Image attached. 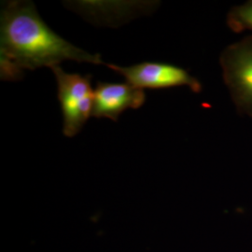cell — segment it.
Returning a JSON list of instances; mask_svg holds the SVG:
<instances>
[{"instance_id":"obj_1","label":"cell","mask_w":252,"mask_h":252,"mask_svg":"<svg viewBox=\"0 0 252 252\" xmlns=\"http://www.w3.org/2000/svg\"><path fill=\"white\" fill-rule=\"evenodd\" d=\"M0 21V73L4 81H18L27 69L51 68L64 60L104 63L99 54H89L54 33L30 1H9Z\"/></svg>"},{"instance_id":"obj_2","label":"cell","mask_w":252,"mask_h":252,"mask_svg":"<svg viewBox=\"0 0 252 252\" xmlns=\"http://www.w3.org/2000/svg\"><path fill=\"white\" fill-rule=\"evenodd\" d=\"M57 83V96L63 113V133L73 137L93 115L94 94L92 76L66 73L59 65L51 67Z\"/></svg>"},{"instance_id":"obj_3","label":"cell","mask_w":252,"mask_h":252,"mask_svg":"<svg viewBox=\"0 0 252 252\" xmlns=\"http://www.w3.org/2000/svg\"><path fill=\"white\" fill-rule=\"evenodd\" d=\"M220 63L237 111L252 117V35L227 46Z\"/></svg>"},{"instance_id":"obj_4","label":"cell","mask_w":252,"mask_h":252,"mask_svg":"<svg viewBox=\"0 0 252 252\" xmlns=\"http://www.w3.org/2000/svg\"><path fill=\"white\" fill-rule=\"evenodd\" d=\"M113 71L124 76L128 83L139 89H166L187 86L196 94L202 84L187 70L171 63L144 62L131 66L107 63Z\"/></svg>"},{"instance_id":"obj_5","label":"cell","mask_w":252,"mask_h":252,"mask_svg":"<svg viewBox=\"0 0 252 252\" xmlns=\"http://www.w3.org/2000/svg\"><path fill=\"white\" fill-rule=\"evenodd\" d=\"M146 101L144 91L130 83H111L98 81L94 94L93 115L108 118L117 122L126 109L142 107Z\"/></svg>"},{"instance_id":"obj_6","label":"cell","mask_w":252,"mask_h":252,"mask_svg":"<svg viewBox=\"0 0 252 252\" xmlns=\"http://www.w3.org/2000/svg\"><path fill=\"white\" fill-rule=\"evenodd\" d=\"M227 25L234 33L252 31V0L230 9L227 15Z\"/></svg>"}]
</instances>
